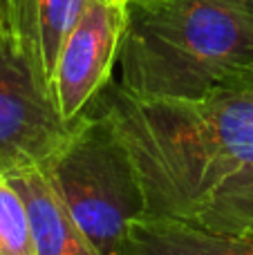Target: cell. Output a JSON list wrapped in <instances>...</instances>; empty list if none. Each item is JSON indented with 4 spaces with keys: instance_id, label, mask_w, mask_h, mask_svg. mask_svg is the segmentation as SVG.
<instances>
[{
    "instance_id": "1",
    "label": "cell",
    "mask_w": 253,
    "mask_h": 255,
    "mask_svg": "<svg viewBox=\"0 0 253 255\" xmlns=\"http://www.w3.org/2000/svg\"><path fill=\"white\" fill-rule=\"evenodd\" d=\"M130 152L148 215L191 220L253 161V88L202 99H141L112 81L94 101Z\"/></svg>"
},
{
    "instance_id": "2",
    "label": "cell",
    "mask_w": 253,
    "mask_h": 255,
    "mask_svg": "<svg viewBox=\"0 0 253 255\" xmlns=\"http://www.w3.org/2000/svg\"><path fill=\"white\" fill-rule=\"evenodd\" d=\"M121 81L141 99L253 88V18L236 0H128Z\"/></svg>"
},
{
    "instance_id": "3",
    "label": "cell",
    "mask_w": 253,
    "mask_h": 255,
    "mask_svg": "<svg viewBox=\"0 0 253 255\" xmlns=\"http://www.w3.org/2000/svg\"><path fill=\"white\" fill-rule=\"evenodd\" d=\"M43 168L99 255H119L128 229L148 215V204L108 117L92 106Z\"/></svg>"
},
{
    "instance_id": "4",
    "label": "cell",
    "mask_w": 253,
    "mask_h": 255,
    "mask_svg": "<svg viewBox=\"0 0 253 255\" xmlns=\"http://www.w3.org/2000/svg\"><path fill=\"white\" fill-rule=\"evenodd\" d=\"M126 22L128 0H94L67 34L49 90V99L67 126H74L112 83Z\"/></svg>"
},
{
    "instance_id": "5",
    "label": "cell",
    "mask_w": 253,
    "mask_h": 255,
    "mask_svg": "<svg viewBox=\"0 0 253 255\" xmlns=\"http://www.w3.org/2000/svg\"><path fill=\"white\" fill-rule=\"evenodd\" d=\"M18 47L0 38V172L43 166L70 136Z\"/></svg>"
},
{
    "instance_id": "6",
    "label": "cell",
    "mask_w": 253,
    "mask_h": 255,
    "mask_svg": "<svg viewBox=\"0 0 253 255\" xmlns=\"http://www.w3.org/2000/svg\"><path fill=\"white\" fill-rule=\"evenodd\" d=\"M119 255H253V235L220 233L182 217L146 215L128 229Z\"/></svg>"
},
{
    "instance_id": "7",
    "label": "cell",
    "mask_w": 253,
    "mask_h": 255,
    "mask_svg": "<svg viewBox=\"0 0 253 255\" xmlns=\"http://www.w3.org/2000/svg\"><path fill=\"white\" fill-rule=\"evenodd\" d=\"M9 177L25 197L36 255H99L43 166L25 168Z\"/></svg>"
},
{
    "instance_id": "8",
    "label": "cell",
    "mask_w": 253,
    "mask_h": 255,
    "mask_svg": "<svg viewBox=\"0 0 253 255\" xmlns=\"http://www.w3.org/2000/svg\"><path fill=\"white\" fill-rule=\"evenodd\" d=\"M92 2L94 0H34L25 61L47 97L63 43Z\"/></svg>"
},
{
    "instance_id": "9",
    "label": "cell",
    "mask_w": 253,
    "mask_h": 255,
    "mask_svg": "<svg viewBox=\"0 0 253 255\" xmlns=\"http://www.w3.org/2000/svg\"><path fill=\"white\" fill-rule=\"evenodd\" d=\"M191 220L220 233L253 235V161L222 181Z\"/></svg>"
},
{
    "instance_id": "10",
    "label": "cell",
    "mask_w": 253,
    "mask_h": 255,
    "mask_svg": "<svg viewBox=\"0 0 253 255\" xmlns=\"http://www.w3.org/2000/svg\"><path fill=\"white\" fill-rule=\"evenodd\" d=\"M0 251L4 255H36L29 213L22 193L9 175L0 172Z\"/></svg>"
},
{
    "instance_id": "11",
    "label": "cell",
    "mask_w": 253,
    "mask_h": 255,
    "mask_svg": "<svg viewBox=\"0 0 253 255\" xmlns=\"http://www.w3.org/2000/svg\"><path fill=\"white\" fill-rule=\"evenodd\" d=\"M34 0H0V38L11 40L25 56Z\"/></svg>"
},
{
    "instance_id": "12",
    "label": "cell",
    "mask_w": 253,
    "mask_h": 255,
    "mask_svg": "<svg viewBox=\"0 0 253 255\" xmlns=\"http://www.w3.org/2000/svg\"><path fill=\"white\" fill-rule=\"evenodd\" d=\"M236 2L240 4V7L245 9V11H247V13H249V16L253 18V0H236Z\"/></svg>"
},
{
    "instance_id": "13",
    "label": "cell",
    "mask_w": 253,
    "mask_h": 255,
    "mask_svg": "<svg viewBox=\"0 0 253 255\" xmlns=\"http://www.w3.org/2000/svg\"><path fill=\"white\" fill-rule=\"evenodd\" d=\"M0 255H4V253H2V251H0Z\"/></svg>"
}]
</instances>
